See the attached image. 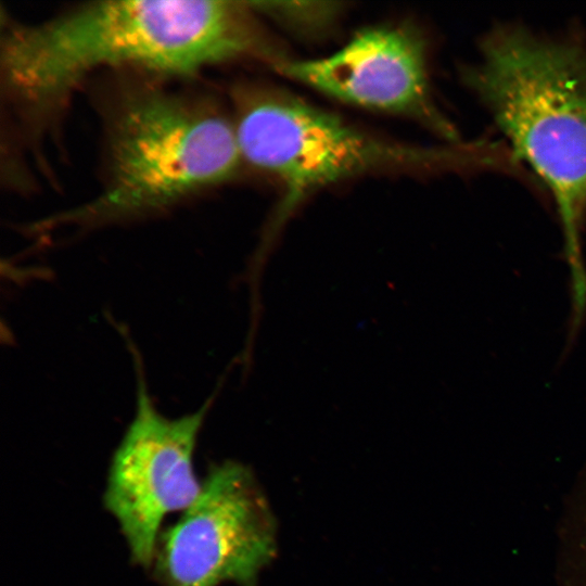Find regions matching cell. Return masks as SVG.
Here are the masks:
<instances>
[{
    "label": "cell",
    "instance_id": "cell-8",
    "mask_svg": "<svg viewBox=\"0 0 586 586\" xmlns=\"http://www.w3.org/2000/svg\"><path fill=\"white\" fill-rule=\"evenodd\" d=\"M259 15H266L292 30L316 35L329 29L337 20L342 8L339 2H260L249 1Z\"/></svg>",
    "mask_w": 586,
    "mask_h": 586
},
{
    "label": "cell",
    "instance_id": "cell-1",
    "mask_svg": "<svg viewBox=\"0 0 586 586\" xmlns=\"http://www.w3.org/2000/svg\"><path fill=\"white\" fill-rule=\"evenodd\" d=\"M284 58L249 1H91L34 24L8 21L1 35V91L35 143L98 69L192 78L229 62L272 66Z\"/></svg>",
    "mask_w": 586,
    "mask_h": 586
},
{
    "label": "cell",
    "instance_id": "cell-2",
    "mask_svg": "<svg viewBox=\"0 0 586 586\" xmlns=\"http://www.w3.org/2000/svg\"><path fill=\"white\" fill-rule=\"evenodd\" d=\"M98 101L102 178L87 202L27 227L34 237L154 217L218 188L244 161L232 117L209 97L166 79L116 72Z\"/></svg>",
    "mask_w": 586,
    "mask_h": 586
},
{
    "label": "cell",
    "instance_id": "cell-7",
    "mask_svg": "<svg viewBox=\"0 0 586 586\" xmlns=\"http://www.w3.org/2000/svg\"><path fill=\"white\" fill-rule=\"evenodd\" d=\"M272 68L347 104L410 118L448 140L457 137L432 99L426 43L408 26L369 27L328 56L285 58Z\"/></svg>",
    "mask_w": 586,
    "mask_h": 586
},
{
    "label": "cell",
    "instance_id": "cell-5",
    "mask_svg": "<svg viewBox=\"0 0 586 586\" xmlns=\"http://www.w3.org/2000/svg\"><path fill=\"white\" fill-rule=\"evenodd\" d=\"M196 500L162 530L150 572L162 586H257L278 550L277 522L252 469L211 463Z\"/></svg>",
    "mask_w": 586,
    "mask_h": 586
},
{
    "label": "cell",
    "instance_id": "cell-6",
    "mask_svg": "<svg viewBox=\"0 0 586 586\" xmlns=\"http://www.w3.org/2000/svg\"><path fill=\"white\" fill-rule=\"evenodd\" d=\"M128 342L137 377L136 410L113 453L103 505L118 524L131 562L150 571L164 518L187 510L202 491L193 456L214 396L193 412L164 416L150 396L136 346Z\"/></svg>",
    "mask_w": 586,
    "mask_h": 586
},
{
    "label": "cell",
    "instance_id": "cell-3",
    "mask_svg": "<svg viewBox=\"0 0 586 586\" xmlns=\"http://www.w3.org/2000/svg\"><path fill=\"white\" fill-rule=\"evenodd\" d=\"M477 93L518 156L547 184L563 227L573 272L584 270L579 235L586 219V51L573 38L538 37L500 27L468 71Z\"/></svg>",
    "mask_w": 586,
    "mask_h": 586
},
{
    "label": "cell",
    "instance_id": "cell-4",
    "mask_svg": "<svg viewBox=\"0 0 586 586\" xmlns=\"http://www.w3.org/2000/svg\"><path fill=\"white\" fill-rule=\"evenodd\" d=\"M244 164L276 177L282 196L250 260L253 298L272 250L290 218L316 191L358 176L423 171L457 163L459 154L381 139L286 91L241 82L231 90Z\"/></svg>",
    "mask_w": 586,
    "mask_h": 586
}]
</instances>
